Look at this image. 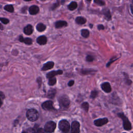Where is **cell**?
Returning a JSON list of instances; mask_svg holds the SVG:
<instances>
[{
  "label": "cell",
  "instance_id": "obj_1",
  "mask_svg": "<svg viewBox=\"0 0 133 133\" xmlns=\"http://www.w3.org/2000/svg\"><path fill=\"white\" fill-rule=\"evenodd\" d=\"M58 102L60 108L62 110H66L70 104V100L69 97L65 95H63L58 98Z\"/></svg>",
  "mask_w": 133,
  "mask_h": 133
},
{
  "label": "cell",
  "instance_id": "obj_2",
  "mask_svg": "<svg viewBox=\"0 0 133 133\" xmlns=\"http://www.w3.org/2000/svg\"><path fill=\"white\" fill-rule=\"evenodd\" d=\"M26 116L29 121L31 122H35L38 118L39 114L36 110L34 109H31L27 111Z\"/></svg>",
  "mask_w": 133,
  "mask_h": 133
},
{
  "label": "cell",
  "instance_id": "obj_3",
  "mask_svg": "<svg viewBox=\"0 0 133 133\" xmlns=\"http://www.w3.org/2000/svg\"><path fill=\"white\" fill-rule=\"evenodd\" d=\"M117 116L122 119L123 127L124 129L126 130H129L131 129V124L130 121H129V119H128V118L124 114V113L123 112L118 113L117 114Z\"/></svg>",
  "mask_w": 133,
  "mask_h": 133
},
{
  "label": "cell",
  "instance_id": "obj_4",
  "mask_svg": "<svg viewBox=\"0 0 133 133\" xmlns=\"http://www.w3.org/2000/svg\"><path fill=\"white\" fill-rule=\"evenodd\" d=\"M59 128L63 132L66 133L69 131L70 129V124L66 119L61 120L58 124Z\"/></svg>",
  "mask_w": 133,
  "mask_h": 133
},
{
  "label": "cell",
  "instance_id": "obj_5",
  "mask_svg": "<svg viewBox=\"0 0 133 133\" xmlns=\"http://www.w3.org/2000/svg\"><path fill=\"white\" fill-rule=\"evenodd\" d=\"M56 127V124L53 121H49L46 123L44 126V130L46 132L51 133L54 131Z\"/></svg>",
  "mask_w": 133,
  "mask_h": 133
},
{
  "label": "cell",
  "instance_id": "obj_6",
  "mask_svg": "<svg viewBox=\"0 0 133 133\" xmlns=\"http://www.w3.org/2000/svg\"><path fill=\"white\" fill-rule=\"evenodd\" d=\"M42 108L46 111H51L54 110L53 107V102L51 100L46 101L42 104Z\"/></svg>",
  "mask_w": 133,
  "mask_h": 133
},
{
  "label": "cell",
  "instance_id": "obj_7",
  "mask_svg": "<svg viewBox=\"0 0 133 133\" xmlns=\"http://www.w3.org/2000/svg\"><path fill=\"white\" fill-rule=\"evenodd\" d=\"M108 121H109V120H108V118L104 117V118H99V119L95 120L94 121V124L96 126L100 127V126H102L106 124L108 122Z\"/></svg>",
  "mask_w": 133,
  "mask_h": 133
},
{
  "label": "cell",
  "instance_id": "obj_8",
  "mask_svg": "<svg viewBox=\"0 0 133 133\" xmlns=\"http://www.w3.org/2000/svg\"><path fill=\"white\" fill-rule=\"evenodd\" d=\"M80 124L78 122L74 121L71 124V132L72 133H79Z\"/></svg>",
  "mask_w": 133,
  "mask_h": 133
},
{
  "label": "cell",
  "instance_id": "obj_9",
  "mask_svg": "<svg viewBox=\"0 0 133 133\" xmlns=\"http://www.w3.org/2000/svg\"><path fill=\"white\" fill-rule=\"evenodd\" d=\"M63 74V71L61 70H58L57 71H52L48 72L46 74V77L48 79H50L51 78L55 77L56 75H61Z\"/></svg>",
  "mask_w": 133,
  "mask_h": 133
},
{
  "label": "cell",
  "instance_id": "obj_10",
  "mask_svg": "<svg viewBox=\"0 0 133 133\" xmlns=\"http://www.w3.org/2000/svg\"><path fill=\"white\" fill-rule=\"evenodd\" d=\"M101 88L106 93H110L112 91V88L109 82H104L101 85Z\"/></svg>",
  "mask_w": 133,
  "mask_h": 133
},
{
  "label": "cell",
  "instance_id": "obj_11",
  "mask_svg": "<svg viewBox=\"0 0 133 133\" xmlns=\"http://www.w3.org/2000/svg\"><path fill=\"white\" fill-rule=\"evenodd\" d=\"M97 70L93 69H87L83 68L80 69L79 72L82 75H89V74H94L95 73L97 72Z\"/></svg>",
  "mask_w": 133,
  "mask_h": 133
},
{
  "label": "cell",
  "instance_id": "obj_12",
  "mask_svg": "<svg viewBox=\"0 0 133 133\" xmlns=\"http://www.w3.org/2000/svg\"><path fill=\"white\" fill-rule=\"evenodd\" d=\"M101 14L104 16V18L108 20V21H110L112 19V16L110 12V10L107 8H105L104 9H103L101 10Z\"/></svg>",
  "mask_w": 133,
  "mask_h": 133
},
{
  "label": "cell",
  "instance_id": "obj_13",
  "mask_svg": "<svg viewBox=\"0 0 133 133\" xmlns=\"http://www.w3.org/2000/svg\"><path fill=\"white\" fill-rule=\"evenodd\" d=\"M54 65H55V63L53 61H48L43 65L42 68V70L43 71H45L51 69L52 68H53Z\"/></svg>",
  "mask_w": 133,
  "mask_h": 133
},
{
  "label": "cell",
  "instance_id": "obj_14",
  "mask_svg": "<svg viewBox=\"0 0 133 133\" xmlns=\"http://www.w3.org/2000/svg\"><path fill=\"white\" fill-rule=\"evenodd\" d=\"M68 25V22L64 20H59L55 22V28L57 29H60L63 27L67 26Z\"/></svg>",
  "mask_w": 133,
  "mask_h": 133
},
{
  "label": "cell",
  "instance_id": "obj_15",
  "mask_svg": "<svg viewBox=\"0 0 133 133\" xmlns=\"http://www.w3.org/2000/svg\"><path fill=\"white\" fill-rule=\"evenodd\" d=\"M39 11V8L37 6L32 5L30 6L29 8V13L32 15H34L38 13Z\"/></svg>",
  "mask_w": 133,
  "mask_h": 133
},
{
  "label": "cell",
  "instance_id": "obj_16",
  "mask_svg": "<svg viewBox=\"0 0 133 133\" xmlns=\"http://www.w3.org/2000/svg\"><path fill=\"white\" fill-rule=\"evenodd\" d=\"M37 43L40 45H44L47 43V37L44 35H42L37 37L36 39Z\"/></svg>",
  "mask_w": 133,
  "mask_h": 133
},
{
  "label": "cell",
  "instance_id": "obj_17",
  "mask_svg": "<svg viewBox=\"0 0 133 133\" xmlns=\"http://www.w3.org/2000/svg\"><path fill=\"white\" fill-rule=\"evenodd\" d=\"M19 41L20 42L24 43L26 45H31L32 44V39L30 38H24L22 35L19 36Z\"/></svg>",
  "mask_w": 133,
  "mask_h": 133
},
{
  "label": "cell",
  "instance_id": "obj_18",
  "mask_svg": "<svg viewBox=\"0 0 133 133\" xmlns=\"http://www.w3.org/2000/svg\"><path fill=\"white\" fill-rule=\"evenodd\" d=\"M33 31V27L31 24H28L23 29V32L24 33L28 35H31Z\"/></svg>",
  "mask_w": 133,
  "mask_h": 133
},
{
  "label": "cell",
  "instance_id": "obj_19",
  "mask_svg": "<svg viewBox=\"0 0 133 133\" xmlns=\"http://www.w3.org/2000/svg\"><path fill=\"white\" fill-rule=\"evenodd\" d=\"M75 21L77 24L82 25V24H85L87 20L85 18L82 17V16H78L75 18Z\"/></svg>",
  "mask_w": 133,
  "mask_h": 133
},
{
  "label": "cell",
  "instance_id": "obj_20",
  "mask_svg": "<svg viewBox=\"0 0 133 133\" xmlns=\"http://www.w3.org/2000/svg\"><path fill=\"white\" fill-rule=\"evenodd\" d=\"M56 94V90L54 88L50 89L47 94V97L49 99H53Z\"/></svg>",
  "mask_w": 133,
  "mask_h": 133
},
{
  "label": "cell",
  "instance_id": "obj_21",
  "mask_svg": "<svg viewBox=\"0 0 133 133\" xmlns=\"http://www.w3.org/2000/svg\"><path fill=\"white\" fill-rule=\"evenodd\" d=\"M77 3L75 1L71 2L68 6V8L71 11L75 10L77 8Z\"/></svg>",
  "mask_w": 133,
  "mask_h": 133
},
{
  "label": "cell",
  "instance_id": "obj_22",
  "mask_svg": "<svg viewBox=\"0 0 133 133\" xmlns=\"http://www.w3.org/2000/svg\"><path fill=\"white\" fill-rule=\"evenodd\" d=\"M36 28L38 32H43L45 30L46 28V26L42 23H39L37 24Z\"/></svg>",
  "mask_w": 133,
  "mask_h": 133
},
{
  "label": "cell",
  "instance_id": "obj_23",
  "mask_svg": "<svg viewBox=\"0 0 133 133\" xmlns=\"http://www.w3.org/2000/svg\"><path fill=\"white\" fill-rule=\"evenodd\" d=\"M81 35L84 38H88L89 36V31L88 29H83L81 31Z\"/></svg>",
  "mask_w": 133,
  "mask_h": 133
},
{
  "label": "cell",
  "instance_id": "obj_24",
  "mask_svg": "<svg viewBox=\"0 0 133 133\" xmlns=\"http://www.w3.org/2000/svg\"><path fill=\"white\" fill-rule=\"evenodd\" d=\"M81 108L83 109L85 111L88 112L89 108V104L87 102H84L81 104Z\"/></svg>",
  "mask_w": 133,
  "mask_h": 133
},
{
  "label": "cell",
  "instance_id": "obj_25",
  "mask_svg": "<svg viewBox=\"0 0 133 133\" xmlns=\"http://www.w3.org/2000/svg\"><path fill=\"white\" fill-rule=\"evenodd\" d=\"M4 9L10 12H13L14 11V6L12 5H6L4 6Z\"/></svg>",
  "mask_w": 133,
  "mask_h": 133
},
{
  "label": "cell",
  "instance_id": "obj_26",
  "mask_svg": "<svg viewBox=\"0 0 133 133\" xmlns=\"http://www.w3.org/2000/svg\"><path fill=\"white\" fill-rule=\"evenodd\" d=\"M98 91L95 89L91 91L90 98L92 99H94L98 96Z\"/></svg>",
  "mask_w": 133,
  "mask_h": 133
},
{
  "label": "cell",
  "instance_id": "obj_27",
  "mask_svg": "<svg viewBox=\"0 0 133 133\" xmlns=\"http://www.w3.org/2000/svg\"><path fill=\"white\" fill-rule=\"evenodd\" d=\"M125 75H124V76H125V83L127 85H130L131 84H132V81L129 79V77H128V75L127 74H126L125 73H123Z\"/></svg>",
  "mask_w": 133,
  "mask_h": 133
},
{
  "label": "cell",
  "instance_id": "obj_28",
  "mask_svg": "<svg viewBox=\"0 0 133 133\" xmlns=\"http://www.w3.org/2000/svg\"><path fill=\"white\" fill-rule=\"evenodd\" d=\"M56 82H57L56 78L53 77V78H51L50 79H49L48 82V84L49 86H54L56 84Z\"/></svg>",
  "mask_w": 133,
  "mask_h": 133
},
{
  "label": "cell",
  "instance_id": "obj_29",
  "mask_svg": "<svg viewBox=\"0 0 133 133\" xmlns=\"http://www.w3.org/2000/svg\"><path fill=\"white\" fill-rule=\"evenodd\" d=\"M94 2L97 5H98L99 6H104L105 5V3L103 1H101V0H94Z\"/></svg>",
  "mask_w": 133,
  "mask_h": 133
},
{
  "label": "cell",
  "instance_id": "obj_30",
  "mask_svg": "<svg viewBox=\"0 0 133 133\" xmlns=\"http://www.w3.org/2000/svg\"><path fill=\"white\" fill-rule=\"evenodd\" d=\"M94 60V57L90 55H88L86 57V61L87 62H92Z\"/></svg>",
  "mask_w": 133,
  "mask_h": 133
},
{
  "label": "cell",
  "instance_id": "obj_31",
  "mask_svg": "<svg viewBox=\"0 0 133 133\" xmlns=\"http://www.w3.org/2000/svg\"><path fill=\"white\" fill-rule=\"evenodd\" d=\"M114 58H111V59H110V60L107 63V64H106V66L107 67H109L110 65H111V64L113 63V62H115V61H116L119 58H116L115 59H113Z\"/></svg>",
  "mask_w": 133,
  "mask_h": 133
},
{
  "label": "cell",
  "instance_id": "obj_32",
  "mask_svg": "<svg viewBox=\"0 0 133 133\" xmlns=\"http://www.w3.org/2000/svg\"><path fill=\"white\" fill-rule=\"evenodd\" d=\"M0 21L5 24L8 23L9 22V20L5 18H0Z\"/></svg>",
  "mask_w": 133,
  "mask_h": 133
},
{
  "label": "cell",
  "instance_id": "obj_33",
  "mask_svg": "<svg viewBox=\"0 0 133 133\" xmlns=\"http://www.w3.org/2000/svg\"><path fill=\"white\" fill-rule=\"evenodd\" d=\"M60 4L59 3V1H57V3H55V4H53V5H52V7H51V10H54L56 9L59 6Z\"/></svg>",
  "mask_w": 133,
  "mask_h": 133
},
{
  "label": "cell",
  "instance_id": "obj_34",
  "mask_svg": "<svg viewBox=\"0 0 133 133\" xmlns=\"http://www.w3.org/2000/svg\"><path fill=\"white\" fill-rule=\"evenodd\" d=\"M97 29H98V30H104V25H103V24H98V26H97Z\"/></svg>",
  "mask_w": 133,
  "mask_h": 133
},
{
  "label": "cell",
  "instance_id": "obj_35",
  "mask_svg": "<svg viewBox=\"0 0 133 133\" xmlns=\"http://www.w3.org/2000/svg\"><path fill=\"white\" fill-rule=\"evenodd\" d=\"M36 133H46V132L44 129L40 128H38L37 129Z\"/></svg>",
  "mask_w": 133,
  "mask_h": 133
},
{
  "label": "cell",
  "instance_id": "obj_36",
  "mask_svg": "<svg viewBox=\"0 0 133 133\" xmlns=\"http://www.w3.org/2000/svg\"><path fill=\"white\" fill-rule=\"evenodd\" d=\"M74 84V80H70L68 83V85L69 87H72Z\"/></svg>",
  "mask_w": 133,
  "mask_h": 133
},
{
  "label": "cell",
  "instance_id": "obj_37",
  "mask_svg": "<svg viewBox=\"0 0 133 133\" xmlns=\"http://www.w3.org/2000/svg\"><path fill=\"white\" fill-rule=\"evenodd\" d=\"M5 96L4 94L2 91H0V99L3 100V99H5Z\"/></svg>",
  "mask_w": 133,
  "mask_h": 133
},
{
  "label": "cell",
  "instance_id": "obj_38",
  "mask_svg": "<svg viewBox=\"0 0 133 133\" xmlns=\"http://www.w3.org/2000/svg\"><path fill=\"white\" fill-rule=\"evenodd\" d=\"M42 78L41 77H38L37 78V82L38 83V85H39V87L41 86V83H42Z\"/></svg>",
  "mask_w": 133,
  "mask_h": 133
},
{
  "label": "cell",
  "instance_id": "obj_39",
  "mask_svg": "<svg viewBox=\"0 0 133 133\" xmlns=\"http://www.w3.org/2000/svg\"><path fill=\"white\" fill-rule=\"evenodd\" d=\"M130 10L132 14L133 15V1H132V4H130Z\"/></svg>",
  "mask_w": 133,
  "mask_h": 133
},
{
  "label": "cell",
  "instance_id": "obj_40",
  "mask_svg": "<svg viewBox=\"0 0 133 133\" xmlns=\"http://www.w3.org/2000/svg\"><path fill=\"white\" fill-rule=\"evenodd\" d=\"M2 104H3V101L1 99H0V107L2 105Z\"/></svg>",
  "mask_w": 133,
  "mask_h": 133
},
{
  "label": "cell",
  "instance_id": "obj_41",
  "mask_svg": "<svg viewBox=\"0 0 133 133\" xmlns=\"http://www.w3.org/2000/svg\"><path fill=\"white\" fill-rule=\"evenodd\" d=\"M3 25L1 24V23H0V30H3Z\"/></svg>",
  "mask_w": 133,
  "mask_h": 133
},
{
  "label": "cell",
  "instance_id": "obj_42",
  "mask_svg": "<svg viewBox=\"0 0 133 133\" xmlns=\"http://www.w3.org/2000/svg\"><path fill=\"white\" fill-rule=\"evenodd\" d=\"M93 24H89V27L91 28V29H92V27H93Z\"/></svg>",
  "mask_w": 133,
  "mask_h": 133
},
{
  "label": "cell",
  "instance_id": "obj_43",
  "mask_svg": "<svg viewBox=\"0 0 133 133\" xmlns=\"http://www.w3.org/2000/svg\"><path fill=\"white\" fill-rule=\"evenodd\" d=\"M22 133H28V132H27V131H23L22 132Z\"/></svg>",
  "mask_w": 133,
  "mask_h": 133
},
{
  "label": "cell",
  "instance_id": "obj_44",
  "mask_svg": "<svg viewBox=\"0 0 133 133\" xmlns=\"http://www.w3.org/2000/svg\"><path fill=\"white\" fill-rule=\"evenodd\" d=\"M123 133H127V132H123Z\"/></svg>",
  "mask_w": 133,
  "mask_h": 133
}]
</instances>
